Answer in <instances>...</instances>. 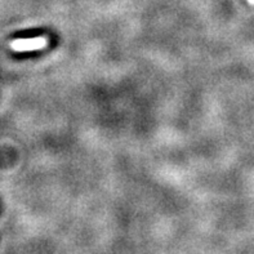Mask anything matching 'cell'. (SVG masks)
I'll list each match as a JSON object with an SVG mask.
<instances>
[{"label":"cell","instance_id":"cell-1","mask_svg":"<svg viewBox=\"0 0 254 254\" xmlns=\"http://www.w3.org/2000/svg\"><path fill=\"white\" fill-rule=\"evenodd\" d=\"M48 39L45 36L29 37V39H16L10 43V49L14 52L41 51L47 48Z\"/></svg>","mask_w":254,"mask_h":254},{"label":"cell","instance_id":"cell-2","mask_svg":"<svg viewBox=\"0 0 254 254\" xmlns=\"http://www.w3.org/2000/svg\"><path fill=\"white\" fill-rule=\"evenodd\" d=\"M247 1L251 4V5H254V0H247Z\"/></svg>","mask_w":254,"mask_h":254}]
</instances>
